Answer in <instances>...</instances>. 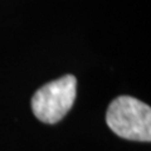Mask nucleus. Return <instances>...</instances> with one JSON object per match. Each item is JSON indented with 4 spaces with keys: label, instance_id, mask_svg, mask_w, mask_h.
Wrapping results in <instances>:
<instances>
[{
    "label": "nucleus",
    "instance_id": "f257e3e1",
    "mask_svg": "<svg viewBox=\"0 0 151 151\" xmlns=\"http://www.w3.org/2000/svg\"><path fill=\"white\" fill-rule=\"evenodd\" d=\"M106 122L122 139L146 142L151 140V108L134 97L115 98L108 106Z\"/></svg>",
    "mask_w": 151,
    "mask_h": 151
},
{
    "label": "nucleus",
    "instance_id": "f03ea898",
    "mask_svg": "<svg viewBox=\"0 0 151 151\" xmlns=\"http://www.w3.org/2000/svg\"><path fill=\"white\" fill-rule=\"evenodd\" d=\"M77 96V79L72 74L63 76L44 84L32 98V110L38 120L55 124L67 115Z\"/></svg>",
    "mask_w": 151,
    "mask_h": 151
}]
</instances>
